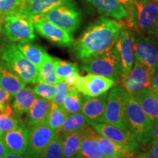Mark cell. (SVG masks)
Segmentation results:
<instances>
[{
	"label": "cell",
	"instance_id": "1",
	"mask_svg": "<svg viewBox=\"0 0 158 158\" xmlns=\"http://www.w3.org/2000/svg\"><path fill=\"white\" fill-rule=\"evenodd\" d=\"M122 27L116 20L104 15L99 17L73 43L74 55L83 60L108 50L114 45Z\"/></svg>",
	"mask_w": 158,
	"mask_h": 158
},
{
	"label": "cell",
	"instance_id": "2",
	"mask_svg": "<svg viewBox=\"0 0 158 158\" xmlns=\"http://www.w3.org/2000/svg\"><path fill=\"white\" fill-rule=\"evenodd\" d=\"M125 122L139 145L147 147L151 143L153 124L131 94L127 93L125 102Z\"/></svg>",
	"mask_w": 158,
	"mask_h": 158
},
{
	"label": "cell",
	"instance_id": "3",
	"mask_svg": "<svg viewBox=\"0 0 158 158\" xmlns=\"http://www.w3.org/2000/svg\"><path fill=\"white\" fill-rule=\"evenodd\" d=\"M0 59L7 62L27 84H35L38 81V68L26 58L15 43L7 40L1 43Z\"/></svg>",
	"mask_w": 158,
	"mask_h": 158
},
{
	"label": "cell",
	"instance_id": "4",
	"mask_svg": "<svg viewBox=\"0 0 158 158\" xmlns=\"http://www.w3.org/2000/svg\"><path fill=\"white\" fill-rule=\"evenodd\" d=\"M84 72L107 77L117 83L122 79L120 63L114 45L108 50L81 60Z\"/></svg>",
	"mask_w": 158,
	"mask_h": 158
},
{
	"label": "cell",
	"instance_id": "5",
	"mask_svg": "<svg viewBox=\"0 0 158 158\" xmlns=\"http://www.w3.org/2000/svg\"><path fill=\"white\" fill-rule=\"evenodd\" d=\"M127 12L125 27L137 33H147L158 21L157 2L151 0H135L133 7Z\"/></svg>",
	"mask_w": 158,
	"mask_h": 158
},
{
	"label": "cell",
	"instance_id": "6",
	"mask_svg": "<svg viewBox=\"0 0 158 158\" xmlns=\"http://www.w3.org/2000/svg\"><path fill=\"white\" fill-rule=\"evenodd\" d=\"M40 17L70 34L76 32L81 23V12L74 0L56 6Z\"/></svg>",
	"mask_w": 158,
	"mask_h": 158
},
{
	"label": "cell",
	"instance_id": "7",
	"mask_svg": "<svg viewBox=\"0 0 158 158\" xmlns=\"http://www.w3.org/2000/svg\"><path fill=\"white\" fill-rule=\"evenodd\" d=\"M3 33L13 43L32 41L36 38L32 20L19 11L4 17Z\"/></svg>",
	"mask_w": 158,
	"mask_h": 158
},
{
	"label": "cell",
	"instance_id": "8",
	"mask_svg": "<svg viewBox=\"0 0 158 158\" xmlns=\"http://www.w3.org/2000/svg\"><path fill=\"white\" fill-rule=\"evenodd\" d=\"M127 92L122 86H114L108 93L102 122L122 129H127L125 122V102Z\"/></svg>",
	"mask_w": 158,
	"mask_h": 158
},
{
	"label": "cell",
	"instance_id": "9",
	"mask_svg": "<svg viewBox=\"0 0 158 158\" xmlns=\"http://www.w3.org/2000/svg\"><path fill=\"white\" fill-rule=\"evenodd\" d=\"M135 35V31L123 26L114 45L121 67L122 78L127 76L133 67L135 61L133 45Z\"/></svg>",
	"mask_w": 158,
	"mask_h": 158
},
{
	"label": "cell",
	"instance_id": "10",
	"mask_svg": "<svg viewBox=\"0 0 158 158\" xmlns=\"http://www.w3.org/2000/svg\"><path fill=\"white\" fill-rule=\"evenodd\" d=\"M87 123L99 135L127 147L134 154L138 152L139 150V143L136 141L133 135L127 129H122L105 122H91L88 119Z\"/></svg>",
	"mask_w": 158,
	"mask_h": 158
},
{
	"label": "cell",
	"instance_id": "11",
	"mask_svg": "<svg viewBox=\"0 0 158 158\" xmlns=\"http://www.w3.org/2000/svg\"><path fill=\"white\" fill-rule=\"evenodd\" d=\"M135 59L154 70H158V39L137 33L133 45Z\"/></svg>",
	"mask_w": 158,
	"mask_h": 158
},
{
	"label": "cell",
	"instance_id": "12",
	"mask_svg": "<svg viewBox=\"0 0 158 158\" xmlns=\"http://www.w3.org/2000/svg\"><path fill=\"white\" fill-rule=\"evenodd\" d=\"M155 71L135 59L130 73L122 78L120 83L128 94L133 95L144 88L152 89V78Z\"/></svg>",
	"mask_w": 158,
	"mask_h": 158
},
{
	"label": "cell",
	"instance_id": "13",
	"mask_svg": "<svg viewBox=\"0 0 158 158\" xmlns=\"http://www.w3.org/2000/svg\"><path fill=\"white\" fill-rule=\"evenodd\" d=\"M29 141L24 155L26 158H40L56 132L47 122L29 129Z\"/></svg>",
	"mask_w": 158,
	"mask_h": 158
},
{
	"label": "cell",
	"instance_id": "14",
	"mask_svg": "<svg viewBox=\"0 0 158 158\" xmlns=\"http://www.w3.org/2000/svg\"><path fill=\"white\" fill-rule=\"evenodd\" d=\"M116 84L115 81L107 77L88 73L79 76L75 88L86 98H94L108 92Z\"/></svg>",
	"mask_w": 158,
	"mask_h": 158
},
{
	"label": "cell",
	"instance_id": "15",
	"mask_svg": "<svg viewBox=\"0 0 158 158\" xmlns=\"http://www.w3.org/2000/svg\"><path fill=\"white\" fill-rule=\"evenodd\" d=\"M35 29L41 36L51 43L60 47L69 48L73 43V37L60 27H57L43 17H38L33 20Z\"/></svg>",
	"mask_w": 158,
	"mask_h": 158
},
{
	"label": "cell",
	"instance_id": "16",
	"mask_svg": "<svg viewBox=\"0 0 158 158\" xmlns=\"http://www.w3.org/2000/svg\"><path fill=\"white\" fill-rule=\"evenodd\" d=\"M29 129L22 122L15 129L4 133L2 140L7 153L23 155L29 141Z\"/></svg>",
	"mask_w": 158,
	"mask_h": 158
},
{
	"label": "cell",
	"instance_id": "17",
	"mask_svg": "<svg viewBox=\"0 0 158 158\" xmlns=\"http://www.w3.org/2000/svg\"><path fill=\"white\" fill-rule=\"evenodd\" d=\"M103 157V151L98 139V133L89 125L85 126L83 128L82 138L78 158Z\"/></svg>",
	"mask_w": 158,
	"mask_h": 158
},
{
	"label": "cell",
	"instance_id": "18",
	"mask_svg": "<svg viewBox=\"0 0 158 158\" xmlns=\"http://www.w3.org/2000/svg\"><path fill=\"white\" fill-rule=\"evenodd\" d=\"M52 100L36 97L25 118L24 124L28 129L47 122Z\"/></svg>",
	"mask_w": 158,
	"mask_h": 158
},
{
	"label": "cell",
	"instance_id": "19",
	"mask_svg": "<svg viewBox=\"0 0 158 158\" xmlns=\"http://www.w3.org/2000/svg\"><path fill=\"white\" fill-rule=\"evenodd\" d=\"M27 83L13 70L10 65L0 59V87L7 92L13 98Z\"/></svg>",
	"mask_w": 158,
	"mask_h": 158
},
{
	"label": "cell",
	"instance_id": "20",
	"mask_svg": "<svg viewBox=\"0 0 158 158\" xmlns=\"http://www.w3.org/2000/svg\"><path fill=\"white\" fill-rule=\"evenodd\" d=\"M152 123L158 122V98L152 89L144 88L133 95Z\"/></svg>",
	"mask_w": 158,
	"mask_h": 158
},
{
	"label": "cell",
	"instance_id": "21",
	"mask_svg": "<svg viewBox=\"0 0 158 158\" xmlns=\"http://www.w3.org/2000/svg\"><path fill=\"white\" fill-rule=\"evenodd\" d=\"M108 93L94 98H86L83 102L81 112L86 116L89 121L102 122L106 109Z\"/></svg>",
	"mask_w": 158,
	"mask_h": 158
},
{
	"label": "cell",
	"instance_id": "22",
	"mask_svg": "<svg viewBox=\"0 0 158 158\" xmlns=\"http://www.w3.org/2000/svg\"><path fill=\"white\" fill-rule=\"evenodd\" d=\"M99 13L114 20H123L127 16L125 7L118 0H84Z\"/></svg>",
	"mask_w": 158,
	"mask_h": 158
},
{
	"label": "cell",
	"instance_id": "23",
	"mask_svg": "<svg viewBox=\"0 0 158 158\" xmlns=\"http://www.w3.org/2000/svg\"><path fill=\"white\" fill-rule=\"evenodd\" d=\"M73 0H29L19 7L17 11L34 20L42 16L49 10L66 2Z\"/></svg>",
	"mask_w": 158,
	"mask_h": 158
},
{
	"label": "cell",
	"instance_id": "24",
	"mask_svg": "<svg viewBox=\"0 0 158 158\" xmlns=\"http://www.w3.org/2000/svg\"><path fill=\"white\" fill-rule=\"evenodd\" d=\"M36 97L32 89L30 87L24 86L20 89L13 97V102L11 103L13 114L19 117L27 114L34 102Z\"/></svg>",
	"mask_w": 158,
	"mask_h": 158
},
{
	"label": "cell",
	"instance_id": "25",
	"mask_svg": "<svg viewBox=\"0 0 158 158\" xmlns=\"http://www.w3.org/2000/svg\"><path fill=\"white\" fill-rule=\"evenodd\" d=\"M98 139L102 147L105 158H132L134 155L127 147L110 141L98 133Z\"/></svg>",
	"mask_w": 158,
	"mask_h": 158
},
{
	"label": "cell",
	"instance_id": "26",
	"mask_svg": "<svg viewBox=\"0 0 158 158\" xmlns=\"http://www.w3.org/2000/svg\"><path fill=\"white\" fill-rule=\"evenodd\" d=\"M16 45L26 58L28 59L38 69L48 54L43 47L31 43V41L17 43Z\"/></svg>",
	"mask_w": 158,
	"mask_h": 158
},
{
	"label": "cell",
	"instance_id": "27",
	"mask_svg": "<svg viewBox=\"0 0 158 158\" xmlns=\"http://www.w3.org/2000/svg\"><path fill=\"white\" fill-rule=\"evenodd\" d=\"M83 128L73 133L60 135L62 138V158H78Z\"/></svg>",
	"mask_w": 158,
	"mask_h": 158
},
{
	"label": "cell",
	"instance_id": "28",
	"mask_svg": "<svg viewBox=\"0 0 158 158\" xmlns=\"http://www.w3.org/2000/svg\"><path fill=\"white\" fill-rule=\"evenodd\" d=\"M86 125H89L87 118L81 112L70 114L56 133L59 135H64L81 130Z\"/></svg>",
	"mask_w": 158,
	"mask_h": 158
},
{
	"label": "cell",
	"instance_id": "29",
	"mask_svg": "<svg viewBox=\"0 0 158 158\" xmlns=\"http://www.w3.org/2000/svg\"><path fill=\"white\" fill-rule=\"evenodd\" d=\"M54 61V57L47 54L44 61L38 69L39 76L37 82L47 83L53 85H55L57 82H59L55 72Z\"/></svg>",
	"mask_w": 158,
	"mask_h": 158
},
{
	"label": "cell",
	"instance_id": "30",
	"mask_svg": "<svg viewBox=\"0 0 158 158\" xmlns=\"http://www.w3.org/2000/svg\"><path fill=\"white\" fill-rule=\"evenodd\" d=\"M82 105L83 99L78 91L76 88H70L63 102L62 108L70 115L81 112Z\"/></svg>",
	"mask_w": 158,
	"mask_h": 158
},
{
	"label": "cell",
	"instance_id": "31",
	"mask_svg": "<svg viewBox=\"0 0 158 158\" xmlns=\"http://www.w3.org/2000/svg\"><path fill=\"white\" fill-rule=\"evenodd\" d=\"M68 116V114L66 113V111L62 106H59L54 101H51V109L48 119H47V123L51 128H52L56 133H57L60 127H62Z\"/></svg>",
	"mask_w": 158,
	"mask_h": 158
},
{
	"label": "cell",
	"instance_id": "32",
	"mask_svg": "<svg viewBox=\"0 0 158 158\" xmlns=\"http://www.w3.org/2000/svg\"><path fill=\"white\" fill-rule=\"evenodd\" d=\"M54 69L59 81H64L66 77L74 72H80L78 64L54 57Z\"/></svg>",
	"mask_w": 158,
	"mask_h": 158
},
{
	"label": "cell",
	"instance_id": "33",
	"mask_svg": "<svg viewBox=\"0 0 158 158\" xmlns=\"http://www.w3.org/2000/svg\"><path fill=\"white\" fill-rule=\"evenodd\" d=\"M62 138L56 133L40 158H62Z\"/></svg>",
	"mask_w": 158,
	"mask_h": 158
},
{
	"label": "cell",
	"instance_id": "34",
	"mask_svg": "<svg viewBox=\"0 0 158 158\" xmlns=\"http://www.w3.org/2000/svg\"><path fill=\"white\" fill-rule=\"evenodd\" d=\"M23 121L14 114L0 112V130L3 133L16 128Z\"/></svg>",
	"mask_w": 158,
	"mask_h": 158
},
{
	"label": "cell",
	"instance_id": "35",
	"mask_svg": "<svg viewBox=\"0 0 158 158\" xmlns=\"http://www.w3.org/2000/svg\"><path fill=\"white\" fill-rule=\"evenodd\" d=\"M33 92L36 96L46 100H53L55 94V86L47 83L37 82V84L32 88Z\"/></svg>",
	"mask_w": 158,
	"mask_h": 158
},
{
	"label": "cell",
	"instance_id": "36",
	"mask_svg": "<svg viewBox=\"0 0 158 158\" xmlns=\"http://www.w3.org/2000/svg\"><path fill=\"white\" fill-rule=\"evenodd\" d=\"M21 6L20 0H2L0 2V17L15 13Z\"/></svg>",
	"mask_w": 158,
	"mask_h": 158
},
{
	"label": "cell",
	"instance_id": "37",
	"mask_svg": "<svg viewBox=\"0 0 158 158\" xmlns=\"http://www.w3.org/2000/svg\"><path fill=\"white\" fill-rule=\"evenodd\" d=\"M54 86L55 94L52 101H54L58 106L62 107L63 102H64V98L68 95L69 91L70 89V87H69L68 85L65 84L64 81L57 82Z\"/></svg>",
	"mask_w": 158,
	"mask_h": 158
},
{
	"label": "cell",
	"instance_id": "38",
	"mask_svg": "<svg viewBox=\"0 0 158 158\" xmlns=\"http://www.w3.org/2000/svg\"><path fill=\"white\" fill-rule=\"evenodd\" d=\"M13 98L8 92L0 87V112L13 114L10 102Z\"/></svg>",
	"mask_w": 158,
	"mask_h": 158
},
{
	"label": "cell",
	"instance_id": "39",
	"mask_svg": "<svg viewBox=\"0 0 158 158\" xmlns=\"http://www.w3.org/2000/svg\"><path fill=\"white\" fill-rule=\"evenodd\" d=\"M80 72H74L70 75H69L68 77H66L64 80V82L69 87L75 88V84L78 80V78L80 76Z\"/></svg>",
	"mask_w": 158,
	"mask_h": 158
},
{
	"label": "cell",
	"instance_id": "40",
	"mask_svg": "<svg viewBox=\"0 0 158 158\" xmlns=\"http://www.w3.org/2000/svg\"><path fill=\"white\" fill-rule=\"evenodd\" d=\"M151 143L152 145H153V144H158V122L153 125Z\"/></svg>",
	"mask_w": 158,
	"mask_h": 158
},
{
	"label": "cell",
	"instance_id": "41",
	"mask_svg": "<svg viewBox=\"0 0 158 158\" xmlns=\"http://www.w3.org/2000/svg\"><path fill=\"white\" fill-rule=\"evenodd\" d=\"M152 89L158 92V70H156L152 78Z\"/></svg>",
	"mask_w": 158,
	"mask_h": 158
},
{
	"label": "cell",
	"instance_id": "42",
	"mask_svg": "<svg viewBox=\"0 0 158 158\" xmlns=\"http://www.w3.org/2000/svg\"><path fill=\"white\" fill-rule=\"evenodd\" d=\"M146 34L158 39V21L152 26V27Z\"/></svg>",
	"mask_w": 158,
	"mask_h": 158
},
{
	"label": "cell",
	"instance_id": "43",
	"mask_svg": "<svg viewBox=\"0 0 158 158\" xmlns=\"http://www.w3.org/2000/svg\"><path fill=\"white\" fill-rule=\"evenodd\" d=\"M118 1L125 7L126 10L127 11L133 7L135 0H118Z\"/></svg>",
	"mask_w": 158,
	"mask_h": 158
},
{
	"label": "cell",
	"instance_id": "44",
	"mask_svg": "<svg viewBox=\"0 0 158 158\" xmlns=\"http://www.w3.org/2000/svg\"><path fill=\"white\" fill-rule=\"evenodd\" d=\"M7 154V150L4 143L2 138H0V158H3Z\"/></svg>",
	"mask_w": 158,
	"mask_h": 158
},
{
	"label": "cell",
	"instance_id": "45",
	"mask_svg": "<svg viewBox=\"0 0 158 158\" xmlns=\"http://www.w3.org/2000/svg\"><path fill=\"white\" fill-rule=\"evenodd\" d=\"M147 152L150 153L151 155L158 158V144H153V145H152V147L150 148V149Z\"/></svg>",
	"mask_w": 158,
	"mask_h": 158
},
{
	"label": "cell",
	"instance_id": "46",
	"mask_svg": "<svg viewBox=\"0 0 158 158\" xmlns=\"http://www.w3.org/2000/svg\"><path fill=\"white\" fill-rule=\"evenodd\" d=\"M135 158H157L155 156L151 155V154L149 153V152H145V153H143L141 154V155L137 156V157H135Z\"/></svg>",
	"mask_w": 158,
	"mask_h": 158
},
{
	"label": "cell",
	"instance_id": "47",
	"mask_svg": "<svg viewBox=\"0 0 158 158\" xmlns=\"http://www.w3.org/2000/svg\"><path fill=\"white\" fill-rule=\"evenodd\" d=\"M3 158H26L24 155H13V154L7 153Z\"/></svg>",
	"mask_w": 158,
	"mask_h": 158
},
{
	"label": "cell",
	"instance_id": "48",
	"mask_svg": "<svg viewBox=\"0 0 158 158\" xmlns=\"http://www.w3.org/2000/svg\"><path fill=\"white\" fill-rule=\"evenodd\" d=\"M20 1H21V5H23V4L27 3V2H29V0H20Z\"/></svg>",
	"mask_w": 158,
	"mask_h": 158
},
{
	"label": "cell",
	"instance_id": "49",
	"mask_svg": "<svg viewBox=\"0 0 158 158\" xmlns=\"http://www.w3.org/2000/svg\"><path fill=\"white\" fill-rule=\"evenodd\" d=\"M3 133L2 132V130H0V138H2V136H3Z\"/></svg>",
	"mask_w": 158,
	"mask_h": 158
},
{
	"label": "cell",
	"instance_id": "50",
	"mask_svg": "<svg viewBox=\"0 0 158 158\" xmlns=\"http://www.w3.org/2000/svg\"><path fill=\"white\" fill-rule=\"evenodd\" d=\"M151 1H153V2H157L158 0H151Z\"/></svg>",
	"mask_w": 158,
	"mask_h": 158
},
{
	"label": "cell",
	"instance_id": "51",
	"mask_svg": "<svg viewBox=\"0 0 158 158\" xmlns=\"http://www.w3.org/2000/svg\"><path fill=\"white\" fill-rule=\"evenodd\" d=\"M156 92V94H157V98H158V92Z\"/></svg>",
	"mask_w": 158,
	"mask_h": 158
},
{
	"label": "cell",
	"instance_id": "52",
	"mask_svg": "<svg viewBox=\"0 0 158 158\" xmlns=\"http://www.w3.org/2000/svg\"><path fill=\"white\" fill-rule=\"evenodd\" d=\"M157 7H158V2H157Z\"/></svg>",
	"mask_w": 158,
	"mask_h": 158
},
{
	"label": "cell",
	"instance_id": "53",
	"mask_svg": "<svg viewBox=\"0 0 158 158\" xmlns=\"http://www.w3.org/2000/svg\"><path fill=\"white\" fill-rule=\"evenodd\" d=\"M0 29H1V23H0Z\"/></svg>",
	"mask_w": 158,
	"mask_h": 158
},
{
	"label": "cell",
	"instance_id": "54",
	"mask_svg": "<svg viewBox=\"0 0 158 158\" xmlns=\"http://www.w3.org/2000/svg\"><path fill=\"white\" fill-rule=\"evenodd\" d=\"M2 1V0H0V2H1Z\"/></svg>",
	"mask_w": 158,
	"mask_h": 158
},
{
	"label": "cell",
	"instance_id": "55",
	"mask_svg": "<svg viewBox=\"0 0 158 158\" xmlns=\"http://www.w3.org/2000/svg\"><path fill=\"white\" fill-rule=\"evenodd\" d=\"M103 158H104V157H103Z\"/></svg>",
	"mask_w": 158,
	"mask_h": 158
}]
</instances>
